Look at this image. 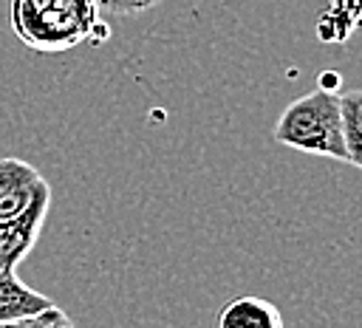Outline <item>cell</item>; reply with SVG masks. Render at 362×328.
Here are the masks:
<instances>
[{
  "mask_svg": "<svg viewBox=\"0 0 362 328\" xmlns=\"http://www.w3.org/2000/svg\"><path fill=\"white\" fill-rule=\"evenodd\" d=\"M14 37L37 54L99 45L110 37L96 0H8Z\"/></svg>",
  "mask_w": 362,
  "mask_h": 328,
  "instance_id": "obj_1",
  "label": "cell"
},
{
  "mask_svg": "<svg viewBox=\"0 0 362 328\" xmlns=\"http://www.w3.org/2000/svg\"><path fill=\"white\" fill-rule=\"evenodd\" d=\"M272 139L300 153L348 161L339 119V93L322 88L303 93L280 113Z\"/></svg>",
  "mask_w": 362,
  "mask_h": 328,
  "instance_id": "obj_2",
  "label": "cell"
},
{
  "mask_svg": "<svg viewBox=\"0 0 362 328\" xmlns=\"http://www.w3.org/2000/svg\"><path fill=\"white\" fill-rule=\"evenodd\" d=\"M51 206V184L45 175L14 156L0 158V226L20 221H45Z\"/></svg>",
  "mask_w": 362,
  "mask_h": 328,
  "instance_id": "obj_3",
  "label": "cell"
},
{
  "mask_svg": "<svg viewBox=\"0 0 362 328\" xmlns=\"http://www.w3.org/2000/svg\"><path fill=\"white\" fill-rule=\"evenodd\" d=\"M54 305L57 303L48 294L25 286L17 277V271L0 269V325L3 322H17V320L37 317V314H42V311H48Z\"/></svg>",
  "mask_w": 362,
  "mask_h": 328,
  "instance_id": "obj_4",
  "label": "cell"
},
{
  "mask_svg": "<svg viewBox=\"0 0 362 328\" xmlns=\"http://www.w3.org/2000/svg\"><path fill=\"white\" fill-rule=\"evenodd\" d=\"M218 328H286L283 314L272 300L240 294L218 311Z\"/></svg>",
  "mask_w": 362,
  "mask_h": 328,
  "instance_id": "obj_5",
  "label": "cell"
},
{
  "mask_svg": "<svg viewBox=\"0 0 362 328\" xmlns=\"http://www.w3.org/2000/svg\"><path fill=\"white\" fill-rule=\"evenodd\" d=\"M45 221H20L0 226V269L17 271V266L31 254L40 240Z\"/></svg>",
  "mask_w": 362,
  "mask_h": 328,
  "instance_id": "obj_6",
  "label": "cell"
},
{
  "mask_svg": "<svg viewBox=\"0 0 362 328\" xmlns=\"http://www.w3.org/2000/svg\"><path fill=\"white\" fill-rule=\"evenodd\" d=\"M339 119H342L348 164L362 170V88L339 93Z\"/></svg>",
  "mask_w": 362,
  "mask_h": 328,
  "instance_id": "obj_7",
  "label": "cell"
},
{
  "mask_svg": "<svg viewBox=\"0 0 362 328\" xmlns=\"http://www.w3.org/2000/svg\"><path fill=\"white\" fill-rule=\"evenodd\" d=\"M0 328H76V325H74V320L59 305H54V308L37 314V317L17 320V322H3Z\"/></svg>",
  "mask_w": 362,
  "mask_h": 328,
  "instance_id": "obj_8",
  "label": "cell"
},
{
  "mask_svg": "<svg viewBox=\"0 0 362 328\" xmlns=\"http://www.w3.org/2000/svg\"><path fill=\"white\" fill-rule=\"evenodd\" d=\"M161 0H96L99 11L113 14V17H133L141 11H150L153 6H158Z\"/></svg>",
  "mask_w": 362,
  "mask_h": 328,
  "instance_id": "obj_9",
  "label": "cell"
},
{
  "mask_svg": "<svg viewBox=\"0 0 362 328\" xmlns=\"http://www.w3.org/2000/svg\"><path fill=\"white\" fill-rule=\"evenodd\" d=\"M317 88H322V90H334V93H339V76L334 74V71H325V76L320 79V85Z\"/></svg>",
  "mask_w": 362,
  "mask_h": 328,
  "instance_id": "obj_10",
  "label": "cell"
}]
</instances>
